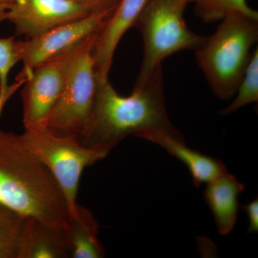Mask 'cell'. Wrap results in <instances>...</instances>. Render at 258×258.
Returning a JSON list of instances; mask_svg holds the SVG:
<instances>
[{
  "label": "cell",
  "instance_id": "ba28073f",
  "mask_svg": "<svg viewBox=\"0 0 258 258\" xmlns=\"http://www.w3.org/2000/svg\"><path fill=\"white\" fill-rule=\"evenodd\" d=\"M66 55L40 64L25 78L20 93L25 130L44 128L63 88Z\"/></svg>",
  "mask_w": 258,
  "mask_h": 258
},
{
  "label": "cell",
  "instance_id": "3957f363",
  "mask_svg": "<svg viewBox=\"0 0 258 258\" xmlns=\"http://www.w3.org/2000/svg\"><path fill=\"white\" fill-rule=\"evenodd\" d=\"M196 49L198 63L215 96H235L258 40V17L232 13Z\"/></svg>",
  "mask_w": 258,
  "mask_h": 258
},
{
  "label": "cell",
  "instance_id": "7a4b0ae2",
  "mask_svg": "<svg viewBox=\"0 0 258 258\" xmlns=\"http://www.w3.org/2000/svg\"><path fill=\"white\" fill-rule=\"evenodd\" d=\"M0 204L25 217L66 225L67 201L52 173L24 146L20 135L0 130Z\"/></svg>",
  "mask_w": 258,
  "mask_h": 258
},
{
  "label": "cell",
  "instance_id": "ac0fdd59",
  "mask_svg": "<svg viewBox=\"0 0 258 258\" xmlns=\"http://www.w3.org/2000/svg\"><path fill=\"white\" fill-rule=\"evenodd\" d=\"M232 13L258 17L257 11L249 8L247 0H205L196 4V13L203 21L215 23Z\"/></svg>",
  "mask_w": 258,
  "mask_h": 258
},
{
  "label": "cell",
  "instance_id": "5bb4252c",
  "mask_svg": "<svg viewBox=\"0 0 258 258\" xmlns=\"http://www.w3.org/2000/svg\"><path fill=\"white\" fill-rule=\"evenodd\" d=\"M64 228L71 257H105L106 251L98 237L99 224L91 210L78 205Z\"/></svg>",
  "mask_w": 258,
  "mask_h": 258
},
{
  "label": "cell",
  "instance_id": "ffe728a7",
  "mask_svg": "<svg viewBox=\"0 0 258 258\" xmlns=\"http://www.w3.org/2000/svg\"><path fill=\"white\" fill-rule=\"evenodd\" d=\"M248 217L249 225L247 232H258V199L256 198L250 203L242 207Z\"/></svg>",
  "mask_w": 258,
  "mask_h": 258
},
{
  "label": "cell",
  "instance_id": "7c38bea8",
  "mask_svg": "<svg viewBox=\"0 0 258 258\" xmlns=\"http://www.w3.org/2000/svg\"><path fill=\"white\" fill-rule=\"evenodd\" d=\"M71 249L62 226L26 217L19 242L18 258H69Z\"/></svg>",
  "mask_w": 258,
  "mask_h": 258
},
{
  "label": "cell",
  "instance_id": "8fae6325",
  "mask_svg": "<svg viewBox=\"0 0 258 258\" xmlns=\"http://www.w3.org/2000/svg\"><path fill=\"white\" fill-rule=\"evenodd\" d=\"M137 137L157 144L184 164L191 174L195 186L207 184L227 171L222 161L187 147L183 137L161 131L144 132Z\"/></svg>",
  "mask_w": 258,
  "mask_h": 258
},
{
  "label": "cell",
  "instance_id": "8992f818",
  "mask_svg": "<svg viewBox=\"0 0 258 258\" xmlns=\"http://www.w3.org/2000/svg\"><path fill=\"white\" fill-rule=\"evenodd\" d=\"M20 138L24 146L48 168L60 185L71 215L79 205L78 191L83 170L105 159L110 151L85 147L76 137H57L44 128L25 130Z\"/></svg>",
  "mask_w": 258,
  "mask_h": 258
},
{
  "label": "cell",
  "instance_id": "277c9868",
  "mask_svg": "<svg viewBox=\"0 0 258 258\" xmlns=\"http://www.w3.org/2000/svg\"><path fill=\"white\" fill-rule=\"evenodd\" d=\"M186 0H149L134 27L142 35L144 57L134 86L147 82L166 57L184 50H196L204 37L186 26Z\"/></svg>",
  "mask_w": 258,
  "mask_h": 258
},
{
  "label": "cell",
  "instance_id": "9c48e42d",
  "mask_svg": "<svg viewBox=\"0 0 258 258\" xmlns=\"http://www.w3.org/2000/svg\"><path fill=\"white\" fill-rule=\"evenodd\" d=\"M89 15L74 0H19L8 11L6 20L14 25L15 35L30 39Z\"/></svg>",
  "mask_w": 258,
  "mask_h": 258
},
{
  "label": "cell",
  "instance_id": "d6986e66",
  "mask_svg": "<svg viewBox=\"0 0 258 258\" xmlns=\"http://www.w3.org/2000/svg\"><path fill=\"white\" fill-rule=\"evenodd\" d=\"M83 6L90 14H108L113 13L120 0H74Z\"/></svg>",
  "mask_w": 258,
  "mask_h": 258
},
{
  "label": "cell",
  "instance_id": "4fadbf2b",
  "mask_svg": "<svg viewBox=\"0 0 258 258\" xmlns=\"http://www.w3.org/2000/svg\"><path fill=\"white\" fill-rule=\"evenodd\" d=\"M244 185L228 171L207 184L204 200L211 210L219 234H230L237 222L239 195Z\"/></svg>",
  "mask_w": 258,
  "mask_h": 258
},
{
  "label": "cell",
  "instance_id": "2e32d148",
  "mask_svg": "<svg viewBox=\"0 0 258 258\" xmlns=\"http://www.w3.org/2000/svg\"><path fill=\"white\" fill-rule=\"evenodd\" d=\"M233 101L220 111L227 115L234 113L242 107L258 101V49L252 51L248 66L241 80Z\"/></svg>",
  "mask_w": 258,
  "mask_h": 258
},
{
  "label": "cell",
  "instance_id": "5b68a950",
  "mask_svg": "<svg viewBox=\"0 0 258 258\" xmlns=\"http://www.w3.org/2000/svg\"><path fill=\"white\" fill-rule=\"evenodd\" d=\"M96 35L88 37L66 55L63 88L44 126L53 135L78 138L89 122L97 86L93 56Z\"/></svg>",
  "mask_w": 258,
  "mask_h": 258
},
{
  "label": "cell",
  "instance_id": "52a82bcc",
  "mask_svg": "<svg viewBox=\"0 0 258 258\" xmlns=\"http://www.w3.org/2000/svg\"><path fill=\"white\" fill-rule=\"evenodd\" d=\"M111 15H89L32 38L15 40L19 60L24 66L17 80L25 81L35 68L68 53L88 37L98 33Z\"/></svg>",
  "mask_w": 258,
  "mask_h": 258
},
{
  "label": "cell",
  "instance_id": "7402d4cb",
  "mask_svg": "<svg viewBox=\"0 0 258 258\" xmlns=\"http://www.w3.org/2000/svg\"><path fill=\"white\" fill-rule=\"evenodd\" d=\"M186 1L188 4L191 3H196V4H198V3H202V2L205 1V0H186Z\"/></svg>",
  "mask_w": 258,
  "mask_h": 258
},
{
  "label": "cell",
  "instance_id": "e0dca14e",
  "mask_svg": "<svg viewBox=\"0 0 258 258\" xmlns=\"http://www.w3.org/2000/svg\"><path fill=\"white\" fill-rule=\"evenodd\" d=\"M15 36L0 39V113L3 107L13 93L20 86H23V81H16L12 86L8 85V77L11 70L20 62L16 48Z\"/></svg>",
  "mask_w": 258,
  "mask_h": 258
},
{
  "label": "cell",
  "instance_id": "44dd1931",
  "mask_svg": "<svg viewBox=\"0 0 258 258\" xmlns=\"http://www.w3.org/2000/svg\"><path fill=\"white\" fill-rule=\"evenodd\" d=\"M19 0H0V23L6 20L8 11Z\"/></svg>",
  "mask_w": 258,
  "mask_h": 258
},
{
  "label": "cell",
  "instance_id": "6da1fadb",
  "mask_svg": "<svg viewBox=\"0 0 258 258\" xmlns=\"http://www.w3.org/2000/svg\"><path fill=\"white\" fill-rule=\"evenodd\" d=\"M97 81L91 118L78 140L87 147L111 152L130 135L161 131L183 137L174 128L166 111L162 68L128 96H120L108 80Z\"/></svg>",
  "mask_w": 258,
  "mask_h": 258
},
{
  "label": "cell",
  "instance_id": "9a60e30c",
  "mask_svg": "<svg viewBox=\"0 0 258 258\" xmlns=\"http://www.w3.org/2000/svg\"><path fill=\"white\" fill-rule=\"evenodd\" d=\"M26 217L0 204V258H18Z\"/></svg>",
  "mask_w": 258,
  "mask_h": 258
},
{
  "label": "cell",
  "instance_id": "30bf717a",
  "mask_svg": "<svg viewBox=\"0 0 258 258\" xmlns=\"http://www.w3.org/2000/svg\"><path fill=\"white\" fill-rule=\"evenodd\" d=\"M149 0H120L113 13L97 33L93 47L96 79H108L115 50L122 37L134 27Z\"/></svg>",
  "mask_w": 258,
  "mask_h": 258
}]
</instances>
